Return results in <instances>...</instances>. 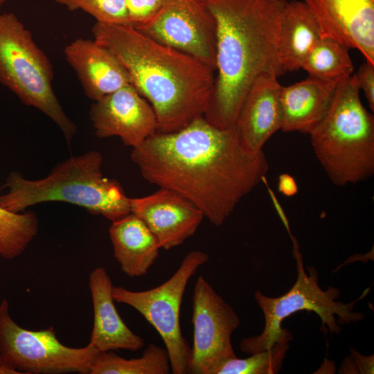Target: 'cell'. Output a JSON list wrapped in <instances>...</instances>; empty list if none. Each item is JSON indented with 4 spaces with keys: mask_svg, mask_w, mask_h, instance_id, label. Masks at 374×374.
<instances>
[{
    "mask_svg": "<svg viewBox=\"0 0 374 374\" xmlns=\"http://www.w3.org/2000/svg\"><path fill=\"white\" fill-rule=\"evenodd\" d=\"M131 159L148 182L181 194L215 226L269 170L262 150L247 152L235 128H218L204 116L177 132H156L132 149Z\"/></svg>",
    "mask_w": 374,
    "mask_h": 374,
    "instance_id": "obj_1",
    "label": "cell"
},
{
    "mask_svg": "<svg viewBox=\"0 0 374 374\" xmlns=\"http://www.w3.org/2000/svg\"><path fill=\"white\" fill-rule=\"evenodd\" d=\"M285 1L206 0L216 21L215 79L204 115L213 125L235 128L255 81L285 73L278 51Z\"/></svg>",
    "mask_w": 374,
    "mask_h": 374,
    "instance_id": "obj_2",
    "label": "cell"
},
{
    "mask_svg": "<svg viewBox=\"0 0 374 374\" xmlns=\"http://www.w3.org/2000/svg\"><path fill=\"white\" fill-rule=\"evenodd\" d=\"M93 39L111 51L130 84L152 106L157 132H177L204 116L215 71L195 57L161 44L128 24L96 22Z\"/></svg>",
    "mask_w": 374,
    "mask_h": 374,
    "instance_id": "obj_3",
    "label": "cell"
},
{
    "mask_svg": "<svg viewBox=\"0 0 374 374\" xmlns=\"http://www.w3.org/2000/svg\"><path fill=\"white\" fill-rule=\"evenodd\" d=\"M102 154L90 151L71 157L40 179L30 180L12 172L0 196V206L20 213L39 203L64 202L79 206L93 215L115 221L130 213L129 198L116 180L102 172Z\"/></svg>",
    "mask_w": 374,
    "mask_h": 374,
    "instance_id": "obj_4",
    "label": "cell"
},
{
    "mask_svg": "<svg viewBox=\"0 0 374 374\" xmlns=\"http://www.w3.org/2000/svg\"><path fill=\"white\" fill-rule=\"evenodd\" d=\"M353 75L339 81L323 119L310 134L314 154L339 186L374 173V117L362 103Z\"/></svg>",
    "mask_w": 374,
    "mask_h": 374,
    "instance_id": "obj_5",
    "label": "cell"
},
{
    "mask_svg": "<svg viewBox=\"0 0 374 374\" xmlns=\"http://www.w3.org/2000/svg\"><path fill=\"white\" fill-rule=\"evenodd\" d=\"M294 247L297 278L290 290L278 297L267 296L260 290L255 292V299L264 314L265 326L260 335L244 338L240 342L241 350L247 354L268 350L276 343L288 344L293 336L287 329L281 328V323L285 318L298 311L317 313L321 321L322 330H328L332 336L341 332L339 324L357 322L364 317L362 313L353 312L359 299L344 303L336 301L340 295L338 288L329 287L323 290L318 285L315 268L308 267V274L296 242Z\"/></svg>",
    "mask_w": 374,
    "mask_h": 374,
    "instance_id": "obj_6",
    "label": "cell"
},
{
    "mask_svg": "<svg viewBox=\"0 0 374 374\" xmlns=\"http://www.w3.org/2000/svg\"><path fill=\"white\" fill-rule=\"evenodd\" d=\"M53 66L31 33L11 12L0 13V84L60 128L69 144L77 128L53 89Z\"/></svg>",
    "mask_w": 374,
    "mask_h": 374,
    "instance_id": "obj_7",
    "label": "cell"
},
{
    "mask_svg": "<svg viewBox=\"0 0 374 374\" xmlns=\"http://www.w3.org/2000/svg\"><path fill=\"white\" fill-rule=\"evenodd\" d=\"M208 259V255L204 251L189 252L168 280L148 290L132 291L121 286L113 287L114 301L133 308L161 336L174 374L189 373L191 348L181 332L180 310L189 280Z\"/></svg>",
    "mask_w": 374,
    "mask_h": 374,
    "instance_id": "obj_8",
    "label": "cell"
},
{
    "mask_svg": "<svg viewBox=\"0 0 374 374\" xmlns=\"http://www.w3.org/2000/svg\"><path fill=\"white\" fill-rule=\"evenodd\" d=\"M98 351L89 344L71 348L61 343L53 327L32 330L11 317L6 299L0 303V355L20 374H89Z\"/></svg>",
    "mask_w": 374,
    "mask_h": 374,
    "instance_id": "obj_9",
    "label": "cell"
},
{
    "mask_svg": "<svg viewBox=\"0 0 374 374\" xmlns=\"http://www.w3.org/2000/svg\"><path fill=\"white\" fill-rule=\"evenodd\" d=\"M192 323L189 373L215 374L224 362L236 357L231 336L240 321L233 308L202 276L194 287Z\"/></svg>",
    "mask_w": 374,
    "mask_h": 374,
    "instance_id": "obj_10",
    "label": "cell"
},
{
    "mask_svg": "<svg viewBox=\"0 0 374 374\" xmlns=\"http://www.w3.org/2000/svg\"><path fill=\"white\" fill-rule=\"evenodd\" d=\"M136 29L215 71L216 21L206 0H165L155 18Z\"/></svg>",
    "mask_w": 374,
    "mask_h": 374,
    "instance_id": "obj_11",
    "label": "cell"
},
{
    "mask_svg": "<svg viewBox=\"0 0 374 374\" xmlns=\"http://www.w3.org/2000/svg\"><path fill=\"white\" fill-rule=\"evenodd\" d=\"M89 115L98 138L118 136L132 149L157 132L152 106L131 84L94 101Z\"/></svg>",
    "mask_w": 374,
    "mask_h": 374,
    "instance_id": "obj_12",
    "label": "cell"
},
{
    "mask_svg": "<svg viewBox=\"0 0 374 374\" xmlns=\"http://www.w3.org/2000/svg\"><path fill=\"white\" fill-rule=\"evenodd\" d=\"M130 213L140 218L161 249H171L193 235L204 215L190 200L168 188L141 197L129 198Z\"/></svg>",
    "mask_w": 374,
    "mask_h": 374,
    "instance_id": "obj_13",
    "label": "cell"
},
{
    "mask_svg": "<svg viewBox=\"0 0 374 374\" xmlns=\"http://www.w3.org/2000/svg\"><path fill=\"white\" fill-rule=\"evenodd\" d=\"M321 37L357 48L374 63V0H304Z\"/></svg>",
    "mask_w": 374,
    "mask_h": 374,
    "instance_id": "obj_14",
    "label": "cell"
},
{
    "mask_svg": "<svg viewBox=\"0 0 374 374\" xmlns=\"http://www.w3.org/2000/svg\"><path fill=\"white\" fill-rule=\"evenodd\" d=\"M281 88L278 77L263 75L247 94L235 125L238 141L247 152L262 151L268 139L281 129Z\"/></svg>",
    "mask_w": 374,
    "mask_h": 374,
    "instance_id": "obj_15",
    "label": "cell"
},
{
    "mask_svg": "<svg viewBox=\"0 0 374 374\" xmlns=\"http://www.w3.org/2000/svg\"><path fill=\"white\" fill-rule=\"evenodd\" d=\"M64 54L85 95L93 102L130 84L124 66L111 51L95 39H76L65 46Z\"/></svg>",
    "mask_w": 374,
    "mask_h": 374,
    "instance_id": "obj_16",
    "label": "cell"
},
{
    "mask_svg": "<svg viewBox=\"0 0 374 374\" xmlns=\"http://www.w3.org/2000/svg\"><path fill=\"white\" fill-rule=\"evenodd\" d=\"M93 308V325L89 344L98 352L137 351L143 339L132 332L119 315L112 295L114 285L106 269L97 267L89 278Z\"/></svg>",
    "mask_w": 374,
    "mask_h": 374,
    "instance_id": "obj_17",
    "label": "cell"
},
{
    "mask_svg": "<svg viewBox=\"0 0 374 374\" xmlns=\"http://www.w3.org/2000/svg\"><path fill=\"white\" fill-rule=\"evenodd\" d=\"M338 82L309 76L281 88V130L310 134L319 125L330 105Z\"/></svg>",
    "mask_w": 374,
    "mask_h": 374,
    "instance_id": "obj_18",
    "label": "cell"
},
{
    "mask_svg": "<svg viewBox=\"0 0 374 374\" xmlns=\"http://www.w3.org/2000/svg\"><path fill=\"white\" fill-rule=\"evenodd\" d=\"M109 234L114 257L131 278L145 275L157 259L160 247L146 226L132 213L113 221Z\"/></svg>",
    "mask_w": 374,
    "mask_h": 374,
    "instance_id": "obj_19",
    "label": "cell"
},
{
    "mask_svg": "<svg viewBox=\"0 0 374 374\" xmlns=\"http://www.w3.org/2000/svg\"><path fill=\"white\" fill-rule=\"evenodd\" d=\"M321 37L319 26L304 1H286L281 17L278 50L284 71L301 69L308 55Z\"/></svg>",
    "mask_w": 374,
    "mask_h": 374,
    "instance_id": "obj_20",
    "label": "cell"
},
{
    "mask_svg": "<svg viewBox=\"0 0 374 374\" xmlns=\"http://www.w3.org/2000/svg\"><path fill=\"white\" fill-rule=\"evenodd\" d=\"M171 373L166 348L150 344L143 355L125 359L114 351L98 352L91 364L89 374H168Z\"/></svg>",
    "mask_w": 374,
    "mask_h": 374,
    "instance_id": "obj_21",
    "label": "cell"
},
{
    "mask_svg": "<svg viewBox=\"0 0 374 374\" xmlns=\"http://www.w3.org/2000/svg\"><path fill=\"white\" fill-rule=\"evenodd\" d=\"M349 49L335 39L321 37L308 55L301 69L310 77L339 82L352 75L354 71Z\"/></svg>",
    "mask_w": 374,
    "mask_h": 374,
    "instance_id": "obj_22",
    "label": "cell"
},
{
    "mask_svg": "<svg viewBox=\"0 0 374 374\" xmlns=\"http://www.w3.org/2000/svg\"><path fill=\"white\" fill-rule=\"evenodd\" d=\"M38 232L33 211L14 213L0 206V256L6 260L19 256Z\"/></svg>",
    "mask_w": 374,
    "mask_h": 374,
    "instance_id": "obj_23",
    "label": "cell"
},
{
    "mask_svg": "<svg viewBox=\"0 0 374 374\" xmlns=\"http://www.w3.org/2000/svg\"><path fill=\"white\" fill-rule=\"evenodd\" d=\"M289 349L287 343H276L271 348L240 359L237 357L224 362L215 374H274L282 368Z\"/></svg>",
    "mask_w": 374,
    "mask_h": 374,
    "instance_id": "obj_24",
    "label": "cell"
},
{
    "mask_svg": "<svg viewBox=\"0 0 374 374\" xmlns=\"http://www.w3.org/2000/svg\"><path fill=\"white\" fill-rule=\"evenodd\" d=\"M69 10H81L106 24H129L125 0H55Z\"/></svg>",
    "mask_w": 374,
    "mask_h": 374,
    "instance_id": "obj_25",
    "label": "cell"
},
{
    "mask_svg": "<svg viewBox=\"0 0 374 374\" xmlns=\"http://www.w3.org/2000/svg\"><path fill=\"white\" fill-rule=\"evenodd\" d=\"M165 0H125L129 24L139 28L153 20Z\"/></svg>",
    "mask_w": 374,
    "mask_h": 374,
    "instance_id": "obj_26",
    "label": "cell"
},
{
    "mask_svg": "<svg viewBox=\"0 0 374 374\" xmlns=\"http://www.w3.org/2000/svg\"><path fill=\"white\" fill-rule=\"evenodd\" d=\"M360 90L364 91L370 108L374 110V63L365 59L354 74Z\"/></svg>",
    "mask_w": 374,
    "mask_h": 374,
    "instance_id": "obj_27",
    "label": "cell"
},
{
    "mask_svg": "<svg viewBox=\"0 0 374 374\" xmlns=\"http://www.w3.org/2000/svg\"><path fill=\"white\" fill-rule=\"evenodd\" d=\"M343 362L339 369L341 373H373L374 356H364L355 350Z\"/></svg>",
    "mask_w": 374,
    "mask_h": 374,
    "instance_id": "obj_28",
    "label": "cell"
},
{
    "mask_svg": "<svg viewBox=\"0 0 374 374\" xmlns=\"http://www.w3.org/2000/svg\"><path fill=\"white\" fill-rule=\"evenodd\" d=\"M278 188L280 193L287 197L294 196L298 192V186L295 179L287 173L279 176Z\"/></svg>",
    "mask_w": 374,
    "mask_h": 374,
    "instance_id": "obj_29",
    "label": "cell"
},
{
    "mask_svg": "<svg viewBox=\"0 0 374 374\" xmlns=\"http://www.w3.org/2000/svg\"><path fill=\"white\" fill-rule=\"evenodd\" d=\"M0 374H20L0 355Z\"/></svg>",
    "mask_w": 374,
    "mask_h": 374,
    "instance_id": "obj_30",
    "label": "cell"
},
{
    "mask_svg": "<svg viewBox=\"0 0 374 374\" xmlns=\"http://www.w3.org/2000/svg\"><path fill=\"white\" fill-rule=\"evenodd\" d=\"M6 0H0V8L1 7V6L5 3Z\"/></svg>",
    "mask_w": 374,
    "mask_h": 374,
    "instance_id": "obj_31",
    "label": "cell"
},
{
    "mask_svg": "<svg viewBox=\"0 0 374 374\" xmlns=\"http://www.w3.org/2000/svg\"><path fill=\"white\" fill-rule=\"evenodd\" d=\"M278 1H286V0H278Z\"/></svg>",
    "mask_w": 374,
    "mask_h": 374,
    "instance_id": "obj_32",
    "label": "cell"
}]
</instances>
